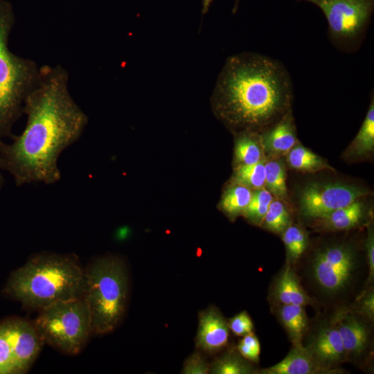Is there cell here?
I'll list each match as a JSON object with an SVG mask.
<instances>
[{"label":"cell","mask_w":374,"mask_h":374,"mask_svg":"<svg viewBox=\"0 0 374 374\" xmlns=\"http://www.w3.org/2000/svg\"><path fill=\"white\" fill-rule=\"evenodd\" d=\"M362 308L369 317L373 315V294H370L364 300Z\"/></svg>","instance_id":"d6a6232c"},{"label":"cell","mask_w":374,"mask_h":374,"mask_svg":"<svg viewBox=\"0 0 374 374\" xmlns=\"http://www.w3.org/2000/svg\"><path fill=\"white\" fill-rule=\"evenodd\" d=\"M254 132H243L235 144V156L241 165H252L260 161V146Z\"/></svg>","instance_id":"ffe728a7"},{"label":"cell","mask_w":374,"mask_h":374,"mask_svg":"<svg viewBox=\"0 0 374 374\" xmlns=\"http://www.w3.org/2000/svg\"><path fill=\"white\" fill-rule=\"evenodd\" d=\"M276 294L278 301L283 305L303 306L310 302L309 297L300 286L289 265L278 281Z\"/></svg>","instance_id":"2e32d148"},{"label":"cell","mask_w":374,"mask_h":374,"mask_svg":"<svg viewBox=\"0 0 374 374\" xmlns=\"http://www.w3.org/2000/svg\"><path fill=\"white\" fill-rule=\"evenodd\" d=\"M250 189L242 184L229 188L222 200V208L229 214L236 215L244 211L251 198Z\"/></svg>","instance_id":"603a6c76"},{"label":"cell","mask_w":374,"mask_h":374,"mask_svg":"<svg viewBox=\"0 0 374 374\" xmlns=\"http://www.w3.org/2000/svg\"><path fill=\"white\" fill-rule=\"evenodd\" d=\"M265 170L268 190L280 198L286 197V174L283 164L278 161H270L265 164Z\"/></svg>","instance_id":"7402d4cb"},{"label":"cell","mask_w":374,"mask_h":374,"mask_svg":"<svg viewBox=\"0 0 374 374\" xmlns=\"http://www.w3.org/2000/svg\"><path fill=\"white\" fill-rule=\"evenodd\" d=\"M17 373L9 345L0 333V374Z\"/></svg>","instance_id":"4dcf8cb0"},{"label":"cell","mask_w":374,"mask_h":374,"mask_svg":"<svg viewBox=\"0 0 374 374\" xmlns=\"http://www.w3.org/2000/svg\"><path fill=\"white\" fill-rule=\"evenodd\" d=\"M129 278L124 262L116 256L97 258L84 271L82 298L91 319L92 333L112 332L127 306Z\"/></svg>","instance_id":"5b68a950"},{"label":"cell","mask_w":374,"mask_h":374,"mask_svg":"<svg viewBox=\"0 0 374 374\" xmlns=\"http://www.w3.org/2000/svg\"><path fill=\"white\" fill-rule=\"evenodd\" d=\"M353 265V253L349 248L331 247L320 251L314 258L313 275L323 290L338 292L348 283Z\"/></svg>","instance_id":"9c48e42d"},{"label":"cell","mask_w":374,"mask_h":374,"mask_svg":"<svg viewBox=\"0 0 374 374\" xmlns=\"http://www.w3.org/2000/svg\"><path fill=\"white\" fill-rule=\"evenodd\" d=\"M345 353L340 335L335 326L321 330L313 344L312 353L321 362H337Z\"/></svg>","instance_id":"9a60e30c"},{"label":"cell","mask_w":374,"mask_h":374,"mask_svg":"<svg viewBox=\"0 0 374 374\" xmlns=\"http://www.w3.org/2000/svg\"><path fill=\"white\" fill-rule=\"evenodd\" d=\"M288 161L293 168L303 171L312 172L328 168L321 157L302 146L290 150Z\"/></svg>","instance_id":"44dd1931"},{"label":"cell","mask_w":374,"mask_h":374,"mask_svg":"<svg viewBox=\"0 0 374 374\" xmlns=\"http://www.w3.org/2000/svg\"><path fill=\"white\" fill-rule=\"evenodd\" d=\"M283 242L290 256L297 259L305 250L306 238L303 231L297 226H287L283 231Z\"/></svg>","instance_id":"83f0119b"},{"label":"cell","mask_w":374,"mask_h":374,"mask_svg":"<svg viewBox=\"0 0 374 374\" xmlns=\"http://www.w3.org/2000/svg\"><path fill=\"white\" fill-rule=\"evenodd\" d=\"M374 147V102L372 98L364 122L350 145L353 154H366L373 151Z\"/></svg>","instance_id":"ac0fdd59"},{"label":"cell","mask_w":374,"mask_h":374,"mask_svg":"<svg viewBox=\"0 0 374 374\" xmlns=\"http://www.w3.org/2000/svg\"><path fill=\"white\" fill-rule=\"evenodd\" d=\"M3 172V170L2 168L1 162L0 159V190L3 188L5 183Z\"/></svg>","instance_id":"e575fe53"},{"label":"cell","mask_w":374,"mask_h":374,"mask_svg":"<svg viewBox=\"0 0 374 374\" xmlns=\"http://www.w3.org/2000/svg\"><path fill=\"white\" fill-rule=\"evenodd\" d=\"M229 328L237 336H244L252 332L253 325L246 312H242L233 318L229 323Z\"/></svg>","instance_id":"f546056e"},{"label":"cell","mask_w":374,"mask_h":374,"mask_svg":"<svg viewBox=\"0 0 374 374\" xmlns=\"http://www.w3.org/2000/svg\"><path fill=\"white\" fill-rule=\"evenodd\" d=\"M213 0H202V15H204L208 11Z\"/></svg>","instance_id":"836d02e7"},{"label":"cell","mask_w":374,"mask_h":374,"mask_svg":"<svg viewBox=\"0 0 374 374\" xmlns=\"http://www.w3.org/2000/svg\"><path fill=\"white\" fill-rule=\"evenodd\" d=\"M280 317L292 339L299 342L307 325L303 307L299 305H283L280 310Z\"/></svg>","instance_id":"d6986e66"},{"label":"cell","mask_w":374,"mask_h":374,"mask_svg":"<svg viewBox=\"0 0 374 374\" xmlns=\"http://www.w3.org/2000/svg\"><path fill=\"white\" fill-rule=\"evenodd\" d=\"M14 24L11 4L0 0V140L12 136V127L24 114L26 98L40 73V66L35 62L10 50L9 37Z\"/></svg>","instance_id":"277c9868"},{"label":"cell","mask_w":374,"mask_h":374,"mask_svg":"<svg viewBox=\"0 0 374 374\" xmlns=\"http://www.w3.org/2000/svg\"><path fill=\"white\" fill-rule=\"evenodd\" d=\"M210 371L215 374H244L249 373L251 367L238 354L229 352L214 361Z\"/></svg>","instance_id":"cb8c5ba5"},{"label":"cell","mask_w":374,"mask_h":374,"mask_svg":"<svg viewBox=\"0 0 374 374\" xmlns=\"http://www.w3.org/2000/svg\"><path fill=\"white\" fill-rule=\"evenodd\" d=\"M229 325L215 307L199 314L196 347L202 353H213L224 348L229 340Z\"/></svg>","instance_id":"8fae6325"},{"label":"cell","mask_w":374,"mask_h":374,"mask_svg":"<svg viewBox=\"0 0 374 374\" xmlns=\"http://www.w3.org/2000/svg\"><path fill=\"white\" fill-rule=\"evenodd\" d=\"M363 213V203L357 199L321 219L323 220L325 226L328 228L334 230H345L357 225L362 218Z\"/></svg>","instance_id":"e0dca14e"},{"label":"cell","mask_w":374,"mask_h":374,"mask_svg":"<svg viewBox=\"0 0 374 374\" xmlns=\"http://www.w3.org/2000/svg\"><path fill=\"white\" fill-rule=\"evenodd\" d=\"M210 371V365L202 352L195 351L184 362L181 373L184 374H206Z\"/></svg>","instance_id":"f1b7e54d"},{"label":"cell","mask_w":374,"mask_h":374,"mask_svg":"<svg viewBox=\"0 0 374 374\" xmlns=\"http://www.w3.org/2000/svg\"><path fill=\"white\" fill-rule=\"evenodd\" d=\"M328 371L310 350L298 343L280 362L262 371L265 374H312Z\"/></svg>","instance_id":"7c38bea8"},{"label":"cell","mask_w":374,"mask_h":374,"mask_svg":"<svg viewBox=\"0 0 374 374\" xmlns=\"http://www.w3.org/2000/svg\"><path fill=\"white\" fill-rule=\"evenodd\" d=\"M240 0H235L234 6L233 7L232 12L233 14H235L238 9V5H239Z\"/></svg>","instance_id":"d590c367"},{"label":"cell","mask_w":374,"mask_h":374,"mask_svg":"<svg viewBox=\"0 0 374 374\" xmlns=\"http://www.w3.org/2000/svg\"><path fill=\"white\" fill-rule=\"evenodd\" d=\"M235 179L247 187L262 188L265 185V164L260 161L252 165H241L237 170Z\"/></svg>","instance_id":"484cf974"},{"label":"cell","mask_w":374,"mask_h":374,"mask_svg":"<svg viewBox=\"0 0 374 374\" xmlns=\"http://www.w3.org/2000/svg\"><path fill=\"white\" fill-rule=\"evenodd\" d=\"M367 194L358 186L340 182H312L300 193V205L305 216L323 218Z\"/></svg>","instance_id":"ba28073f"},{"label":"cell","mask_w":374,"mask_h":374,"mask_svg":"<svg viewBox=\"0 0 374 374\" xmlns=\"http://www.w3.org/2000/svg\"><path fill=\"white\" fill-rule=\"evenodd\" d=\"M262 221L267 229L280 233L287 227L290 215L284 204L275 200L270 204Z\"/></svg>","instance_id":"4316f807"},{"label":"cell","mask_w":374,"mask_h":374,"mask_svg":"<svg viewBox=\"0 0 374 374\" xmlns=\"http://www.w3.org/2000/svg\"><path fill=\"white\" fill-rule=\"evenodd\" d=\"M290 75L279 61L252 52L229 57L216 81L212 103L229 126L243 132L264 131L290 110Z\"/></svg>","instance_id":"7a4b0ae2"},{"label":"cell","mask_w":374,"mask_h":374,"mask_svg":"<svg viewBox=\"0 0 374 374\" xmlns=\"http://www.w3.org/2000/svg\"><path fill=\"white\" fill-rule=\"evenodd\" d=\"M34 325L43 341L71 355L78 353L92 333L89 312L82 296L40 309Z\"/></svg>","instance_id":"8992f818"},{"label":"cell","mask_w":374,"mask_h":374,"mask_svg":"<svg viewBox=\"0 0 374 374\" xmlns=\"http://www.w3.org/2000/svg\"><path fill=\"white\" fill-rule=\"evenodd\" d=\"M0 333L7 341L17 373H24L36 358L43 342L34 323L9 319L0 323Z\"/></svg>","instance_id":"30bf717a"},{"label":"cell","mask_w":374,"mask_h":374,"mask_svg":"<svg viewBox=\"0 0 374 374\" xmlns=\"http://www.w3.org/2000/svg\"><path fill=\"white\" fill-rule=\"evenodd\" d=\"M366 249L369 265V278H372L374 274V240L372 232H369L366 241Z\"/></svg>","instance_id":"1f68e13d"},{"label":"cell","mask_w":374,"mask_h":374,"mask_svg":"<svg viewBox=\"0 0 374 374\" xmlns=\"http://www.w3.org/2000/svg\"><path fill=\"white\" fill-rule=\"evenodd\" d=\"M335 327L339 331L346 353L359 354L364 350L368 332L360 321L352 315L341 314L336 320Z\"/></svg>","instance_id":"5bb4252c"},{"label":"cell","mask_w":374,"mask_h":374,"mask_svg":"<svg viewBox=\"0 0 374 374\" xmlns=\"http://www.w3.org/2000/svg\"><path fill=\"white\" fill-rule=\"evenodd\" d=\"M84 271L75 257L42 253L32 257L10 276L6 290L30 308L82 296Z\"/></svg>","instance_id":"3957f363"},{"label":"cell","mask_w":374,"mask_h":374,"mask_svg":"<svg viewBox=\"0 0 374 374\" xmlns=\"http://www.w3.org/2000/svg\"><path fill=\"white\" fill-rule=\"evenodd\" d=\"M68 85L69 73L62 66H40L38 80L24 103V130L11 143L0 140L2 168L16 186L50 185L60 180L58 159L80 138L88 123Z\"/></svg>","instance_id":"6da1fadb"},{"label":"cell","mask_w":374,"mask_h":374,"mask_svg":"<svg viewBox=\"0 0 374 374\" xmlns=\"http://www.w3.org/2000/svg\"><path fill=\"white\" fill-rule=\"evenodd\" d=\"M272 201V195L268 190L257 189L252 193L250 202L244 211L246 216L254 222H262Z\"/></svg>","instance_id":"d4e9b609"},{"label":"cell","mask_w":374,"mask_h":374,"mask_svg":"<svg viewBox=\"0 0 374 374\" xmlns=\"http://www.w3.org/2000/svg\"><path fill=\"white\" fill-rule=\"evenodd\" d=\"M317 6L323 12L328 35L339 48L354 51L362 41L374 10V0H297Z\"/></svg>","instance_id":"52a82bcc"},{"label":"cell","mask_w":374,"mask_h":374,"mask_svg":"<svg viewBox=\"0 0 374 374\" xmlns=\"http://www.w3.org/2000/svg\"><path fill=\"white\" fill-rule=\"evenodd\" d=\"M264 131L262 136V143L271 152L285 153L290 151L295 145V129L290 110Z\"/></svg>","instance_id":"4fadbf2b"}]
</instances>
